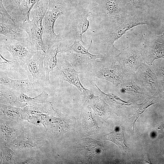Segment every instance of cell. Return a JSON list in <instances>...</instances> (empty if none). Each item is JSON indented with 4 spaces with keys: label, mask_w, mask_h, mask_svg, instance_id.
<instances>
[{
    "label": "cell",
    "mask_w": 164,
    "mask_h": 164,
    "mask_svg": "<svg viewBox=\"0 0 164 164\" xmlns=\"http://www.w3.org/2000/svg\"><path fill=\"white\" fill-rule=\"evenodd\" d=\"M0 23L7 24L16 23L11 16L5 7L3 0H0Z\"/></svg>",
    "instance_id": "d6a6232c"
},
{
    "label": "cell",
    "mask_w": 164,
    "mask_h": 164,
    "mask_svg": "<svg viewBox=\"0 0 164 164\" xmlns=\"http://www.w3.org/2000/svg\"><path fill=\"white\" fill-rule=\"evenodd\" d=\"M15 164H39L41 162V155L38 149L15 152Z\"/></svg>",
    "instance_id": "83f0119b"
},
{
    "label": "cell",
    "mask_w": 164,
    "mask_h": 164,
    "mask_svg": "<svg viewBox=\"0 0 164 164\" xmlns=\"http://www.w3.org/2000/svg\"><path fill=\"white\" fill-rule=\"evenodd\" d=\"M41 0H21L19 8L10 15L15 23L21 26L23 22L30 20L31 11L35 5Z\"/></svg>",
    "instance_id": "603a6c76"
},
{
    "label": "cell",
    "mask_w": 164,
    "mask_h": 164,
    "mask_svg": "<svg viewBox=\"0 0 164 164\" xmlns=\"http://www.w3.org/2000/svg\"><path fill=\"white\" fill-rule=\"evenodd\" d=\"M46 137H35L28 128H25L15 139L6 145L15 152L39 149L47 143Z\"/></svg>",
    "instance_id": "4fadbf2b"
},
{
    "label": "cell",
    "mask_w": 164,
    "mask_h": 164,
    "mask_svg": "<svg viewBox=\"0 0 164 164\" xmlns=\"http://www.w3.org/2000/svg\"><path fill=\"white\" fill-rule=\"evenodd\" d=\"M0 71H2L8 76L18 73L23 77L26 75L23 67L18 61L12 59L8 60L4 58L0 53Z\"/></svg>",
    "instance_id": "4316f807"
},
{
    "label": "cell",
    "mask_w": 164,
    "mask_h": 164,
    "mask_svg": "<svg viewBox=\"0 0 164 164\" xmlns=\"http://www.w3.org/2000/svg\"><path fill=\"white\" fill-rule=\"evenodd\" d=\"M155 41L164 45V31L161 35H152L151 37Z\"/></svg>",
    "instance_id": "d590c367"
},
{
    "label": "cell",
    "mask_w": 164,
    "mask_h": 164,
    "mask_svg": "<svg viewBox=\"0 0 164 164\" xmlns=\"http://www.w3.org/2000/svg\"><path fill=\"white\" fill-rule=\"evenodd\" d=\"M91 84L97 88L100 96L116 110H127L132 108L133 106L138 105V104L134 101L131 100L124 101L113 93H105L100 90L96 83L93 82Z\"/></svg>",
    "instance_id": "cb8c5ba5"
},
{
    "label": "cell",
    "mask_w": 164,
    "mask_h": 164,
    "mask_svg": "<svg viewBox=\"0 0 164 164\" xmlns=\"http://www.w3.org/2000/svg\"><path fill=\"white\" fill-rule=\"evenodd\" d=\"M148 4L149 5V4H150V0H146Z\"/></svg>",
    "instance_id": "ab89813d"
},
{
    "label": "cell",
    "mask_w": 164,
    "mask_h": 164,
    "mask_svg": "<svg viewBox=\"0 0 164 164\" xmlns=\"http://www.w3.org/2000/svg\"><path fill=\"white\" fill-rule=\"evenodd\" d=\"M95 7L91 6L88 4L73 8V9L72 7V11L70 16V31L69 32L74 40H79L84 44L82 39L83 34L87 30L94 33L95 32L89 29V21L87 19L92 14Z\"/></svg>",
    "instance_id": "52a82bcc"
},
{
    "label": "cell",
    "mask_w": 164,
    "mask_h": 164,
    "mask_svg": "<svg viewBox=\"0 0 164 164\" xmlns=\"http://www.w3.org/2000/svg\"><path fill=\"white\" fill-rule=\"evenodd\" d=\"M48 0H41L36 3L31 12V20L25 21L21 26L27 33L29 40L36 51L45 52V45L43 40L44 28L43 21L48 8Z\"/></svg>",
    "instance_id": "7a4b0ae2"
},
{
    "label": "cell",
    "mask_w": 164,
    "mask_h": 164,
    "mask_svg": "<svg viewBox=\"0 0 164 164\" xmlns=\"http://www.w3.org/2000/svg\"><path fill=\"white\" fill-rule=\"evenodd\" d=\"M151 18L144 11L128 16L119 21L101 22L94 37L99 46L101 54L105 57L116 56L121 52L114 46L115 41L131 29L138 25H151Z\"/></svg>",
    "instance_id": "6da1fadb"
},
{
    "label": "cell",
    "mask_w": 164,
    "mask_h": 164,
    "mask_svg": "<svg viewBox=\"0 0 164 164\" xmlns=\"http://www.w3.org/2000/svg\"><path fill=\"white\" fill-rule=\"evenodd\" d=\"M27 115V120L38 126H43L53 111L52 104L47 101L32 104L23 108Z\"/></svg>",
    "instance_id": "5bb4252c"
},
{
    "label": "cell",
    "mask_w": 164,
    "mask_h": 164,
    "mask_svg": "<svg viewBox=\"0 0 164 164\" xmlns=\"http://www.w3.org/2000/svg\"><path fill=\"white\" fill-rule=\"evenodd\" d=\"M115 56L96 60L87 72L92 77L110 82L117 88L123 82L125 75Z\"/></svg>",
    "instance_id": "3957f363"
},
{
    "label": "cell",
    "mask_w": 164,
    "mask_h": 164,
    "mask_svg": "<svg viewBox=\"0 0 164 164\" xmlns=\"http://www.w3.org/2000/svg\"><path fill=\"white\" fill-rule=\"evenodd\" d=\"M163 94L162 87H160L154 94L147 95L143 101L138 104V109L132 117V124L133 132L135 125L139 117L149 107L159 101Z\"/></svg>",
    "instance_id": "484cf974"
},
{
    "label": "cell",
    "mask_w": 164,
    "mask_h": 164,
    "mask_svg": "<svg viewBox=\"0 0 164 164\" xmlns=\"http://www.w3.org/2000/svg\"><path fill=\"white\" fill-rule=\"evenodd\" d=\"M64 13L61 9L55 6L51 10L48 8L43 19L45 27L43 35V40L45 46H51L57 40L59 34L54 31V27L57 19Z\"/></svg>",
    "instance_id": "e0dca14e"
},
{
    "label": "cell",
    "mask_w": 164,
    "mask_h": 164,
    "mask_svg": "<svg viewBox=\"0 0 164 164\" xmlns=\"http://www.w3.org/2000/svg\"><path fill=\"white\" fill-rule=\"evenodd\" d=\"M121 92L131 95L138 100L146 97L147 93L137 82L133 75H125L123 82L117 88Z\"/></svg>",
    "instance_id": "44dd1931"
},
{
    "label": "cell",
    "mask_w": 164,
    "mask_h": 164,
    "mask_svg": "<svg viewBox=\"0 0 164 164\" xmlns=\"http://www.w3.org/2000/svg\"><path fill=\"white\" fill-rule=\"evenodd\" d=\"M48 8L50 9L55 6L63 10L64 13L68 12L73 5V0H48Z\"/></svg>",
    "instance_id": "1f68e13d"
},
{
    "label": "cell",
    "mask_w": 164,
    "mask_h": 164,
    "mask_svg": "<svg viewBox=\"0 0 164 164\" xmlns=\"http://www.w3.org/2000/svg\"><path fill=\"white\" fill-rule=\"evenodd\" d=\"M122 1L128 9L135 14L144 11L149 5L146 0H122Z\"/></svg>",
    "instance_id": "4dcf8cb0"
},
{
    "label": "cell",
    "mask_w": 164,
    "mask_h": 164,
    "mask_svg": "<svg viewBox=\"0 0 164 164\" xmlns=\"http://www.w3.org/2000/svg\"><path fill=\"white\" fill-rule=\"evenodd\" d=\"M45 53L36 51L23 66L27 78L43 88L50 87V85L47 81L44 67Z\"/></svg>",
    "instance_id": "30bf717a"
},
{
    "label": "cell",
    "mask_w": 164,
    "mask_h": 164,
    "mask_svg": "<svg viewBox=\"0 0 164 164\" xmlns=\"http://www.w3.org/2000/svg\"><path fill=\"white\" fill-rule=\"evenodd\" d=\"M101 22L121 21L135 15L126 7L122 0H101L94 9Z\"/></svg>",
    "instance_id": "ba28073f"
},
{
    "label": "cell",
    "mask_w": 164,
    "mask_h": 164,
    "mask_svg": "<svg viewBox=\"0 0 164 164\" xmlns=\"http://www.w3.org/2000/svg\"><path fill=\"white\" fill-rule=\"evenodd\" d=\"M159 130V132L164 134V122L160 126Z\"/></svg>",
    "instance_id": "f35d334b"
},
{
    "label": "cell",
    "mask_w": 164,
    "mask_h": 164,
    "mask_svg": "<svg viewBox=\"0 0 164 164\" xmlns=\"http://www.w3.org/2000/svg\"><path fill=\"white\" fill-rule=\"evenodd\" d=\"M54 70L62 84L63 81H66L73 85L86 100L93 94L91 91L85 88L81 84L79 78V74L81 72L76 70L68 60L59 56L57 65Z\"/></svg>",
    "instance_id": "9c48e42d"
},
{
    "label": "cell",
    "mask_w": 164,
    "mask_h": 164,
    "mask_svg": "<svg viewBox=\"0 0 164 164\" xmlns=\"http://www.w3.org/2000/svg\"><path fill=\"white\" fill-rule=\"evenodd\" d=\"M50 96V87L44 88L40 94L31 97L25 93L0 85V103L18 107L22 108L32 104L47 101Z\"/></svg>",
    "instance_id": "5b68a950"
},
{
    "label": "cell",
    "mask_w": 164,
    "mask_h": 164,
    "mask_svg": "<svg viewBox=\"0 0 164 164\" xmlns=\"http://www.w3.org/2000/svg\"><path fill=\"white\" fill-rule=\"evenodd\" d=\"M73 0V1L74 0Z\"/></svg>",
    "instance_id": "b9f144b4"
},
{
    "label": "cell",
    "mask_w": 164,
    "mask_h": 164,
    "mask_svg": "<svg viewBox=\"0 0 164 164\" xmlns=\"http://www.w3.org/2000/svg\"><path fill=\"white\" fill-rule=\"evenodd\" d=\"M21 0H10L7 8L11 10V12L17 9L20 4Z\"/></svg>",
    "instance_id": "836d02e7"
},
{
    "label": "cell",
    "mask_w": 164,
    "mask_h": 164,
    "mask_svg": "<svg viewBox=\"0 0 164 164\" xmlns=\"http://www.w3.org/2000/svg\"><path fill=\"white\" fill-rule=\"evenodd\" d=\"M150 3L158 4L164 6V0H150Z\"/></svg>",
    "instance_id": "8d00e7d4"
},
{
    "label": "cell",
    "mask_w": 164,
    "mask_h": 164,
    "mask_svg": "<svg viewBox=\"0 0 164 164\" xmlns=\"http://www.w3.org/2000/svg\"><path fill=\"white\" fill-rule=\"evenodd\" d=\"M0 118L23 121L27 115L23 108L0 103Z\"/></svg>",
    "instance_id": "d4e9b609"
},
{
    "label": "cell",
    "mask_w": 164,
    "mask_h": 164,
    "mask_svg": "<svg viewBox=\"0 0 164 164\" xmlns=\"http://www.w3.org/2000/svg\"><path fill=\"white\" fill-rule=\"evenodd\" d=\"M159 70L160 75V79L159 78L162 89L164 94V70L160 66H159Z\"/></svg>",
    "instance_id": "e575fe53"
},
{
    "label": "cell",
    "mask_w": 164,
    "mask_h": 164,
    "mask_svg": "<svg viewBox=\"0 0 164 164\" xmlns=\"http://www.w3.org/2000/svg\"><path fill=\"white\" fill-rule=\"evenodd\" d=\"M70 41V39L66 33H60L56 41L51 46L48 47L45 53L44 67L47 80L50 84V82L49 73L57 65V54L63 53L65 48L69 46V42Z\"/></svg>",
    "instance_id": "7c38bea8"
},
{
    "label": "cell",
    "mask_w": 164,
    "mask_h": 164,
    "mask_svg": "<svg viewBox=\"0 0 164 164\" xmlns=\"http://www.w3.org/2000/svg\"><path fill=\"white\" fill-rule=\"evenodd\" d=\"M142 38V53L144 62L151 66L155 60L162 58L164 59V45L158 42L151 37Z\"/></svg>",
    "instance_id": "d6986e66"
},
{
    "label": "cell",
    "mask_w": 164,
    "mask_h": 164,
    "mask_svg": "<svg viewBox=\"0 0 164 164\" xmlns=\"http://www.w3.org/2000/svg\"><path fill=\"white\" fill-rule=\"evenodd\" d=\"M0 34L11 40L22 41L29 39L24 29L17 23L7 24L0 23Z\"/></svg>",
    "instance_id": "7402d4cb"
},
{
    "label": "cell",
    "mask_w": 164,
    "mask_h": 164,
    "mask_svg": "<svg viewBox=\"0 0 164 164\" xmlns=\"http://www.w3.org/2000/svg\"><path fill=\"white\" fill-rule=\"evenodd\" d=\"M0 164H15V152L6 145L0 146Z\"/></svg>",
    "instance_id": "f546056e"
},
{
    "label": "cell",
    "mask_w": 164,
    "mask_h": 164,
    "mask_svg": "<svg viewBox=\"0 0 164 164\" xmlns=\"http://www.w3.org/2000/svg\"><path fill=\"white\" fill-rule=\"evenodd\" d=\"M141 161H142L145 163L148 164H152L149 159L148 154H146L145 158L144 159H141Z\"/></svg>",
    "instance_id": "74e56055"
},
{
    "label": "cell",
    "mask_w": 164,
    "mask_h": 164,
    "mask_svg": "<svg viewBox=\"0 0 164 164\" xmlns=\"http://www.w3.org/2000/svg\"><path fill=\"white\" fill-rule=\"evenodd\" d=\"M0 46L8 51L12 56V59L23 67L36 51L29 39L14 42L6 38L1 39Z\"/></svg>",
    "instance_id": "8fae6325"
},
{
    "label": "cell",
    "mask_w": 164,
    "mask_h": 164,
    "mask_svg": "<svg viewBox=\"0 0 164 164\" xmlns=\"http://www.w3.org/2000/svg\"><path fill=\"white\" fill-rule=\"evenodd\" d=\"M80 41L75 39L71 45L66 47L63 52L60 53V56L68 60L75 69L87 72L95 61L104 56L101 54L94 55L89 52L92 43V39L88 49Z\"/></svg>",
    "instance_id": "277c9868"
},
{
    "label": "cell",
    "mask_w": 164,
    "mask_h": 164,
    "mask_svg": "<svg viewBox=\"0 0 164 164\" xmlns=\"http://www.w3.org/2000/svg\"><path fill=\"white\" fill-rule=\"evenodd\" d=\"M142 46V40L140 43L132 41L115 56L125 75L134 74L144 63Z\"/></svg>",
    "instance_id": "8992f818"
},
{
    "label": "cell",
    "mask_w": 164,
    "mask_h": 164,
    "mask_svg": "<svg viewBox=\"0 0 164 164\" xmlns=\"http://www.w3.org/2000/svg\"><path fill=\"white\" fill-rule=\"evenodd\" d=\"M0 84L25 93L43 90V89L42 87L32 82L27 78L20 80L12 79L2 71H0Z\"/></svg>",
    "instance_id": "ffe728a7"
},
{
    "label": "cell",
    "mask_w": 164,
    "mask_h": 164,
    "mask_svg": "<svg viewBox=\"0 0 164 164\" xmlns=\"http://www.w3.org/2000/svg\"><path fill=\"white\" fill-rule=\"evenodd\" d=\"M150 66L144 62L133 75L137 82L147 91V95L152 96L161 86L159 78Z\"/></svg>",
    "instance_id": "2e32d148"
},
{
    "label": "cell",
    "mask_w": 164,
    "mask_h": 164,
    "mask_svg": "<svg viewBox=\"0 0 164 164\" xmlns=\"http://www.w3.org/2000/svg\"><path fill=\"white\" fill-rule=\"evenodd\" d=\"M162 154H164V152L162 153Z\"/></svg>",
    "instance_id": "60d3db41"
},
{
    "label": "cell",
    "mask_w": 164,
    "mask_h": 164,
    "mask_svg": "<svg viewBox=\"0 0 164 164\" xmlns=\"http://www.w3.org/2000/svg\"><path fill=\"white\" fill-rule=\"evenodd\" d=\"M23 121L0 118V145H6L23 132Z\"/></svg>",
    "instance_id": "ac0fdd59"
},
{
    "label": "cell",
    "mask_w": 164,
    "mask_h": 164,
    "mask_svg": "<svg viewBox=\"0 0 164 164\" xmlns=\"http://www.w3.org/2000/svg\"><path fill=\"white\" fill-rule=\"evenodd\" d=\"M70 119L68 116L54 110L45 124L44 136L46 138L52 139L70 130L71 128Z\"/></svg>",
    "instance_id": "9a60e30c"
},
{
    "label": "cell",
    "mask_w": 164,
    "mask_h": 164,
    "mask_svg": "<svg viewBox=\"0 0 164 164\" xmlns=\"http://www.w3.org/2000/svg\"><path fill=\"white\" fill-rule=\"evenodd\" d=\"M125 128L120 126L114 131L102 136L103 139L110 141L117 145L121 150L127 152L129 149L125 144L124 140Z\"/></svg>",
    "instance_id": "f1b7e54d"
}]
</instances>
